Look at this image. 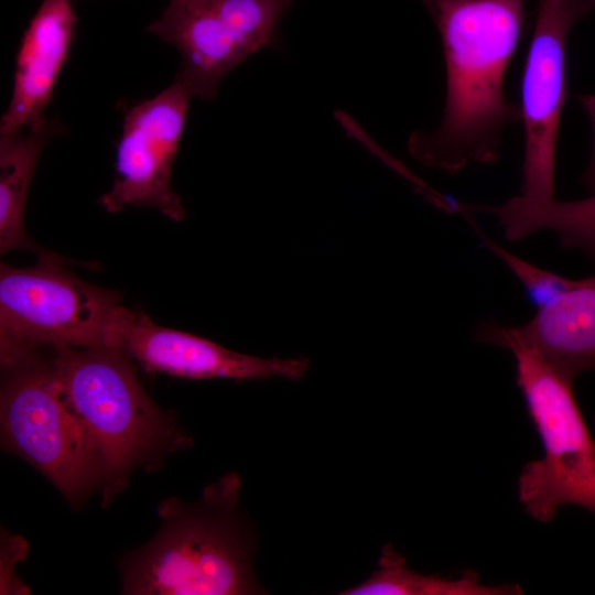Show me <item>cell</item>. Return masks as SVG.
I'll return each instance as SVG.
<instances>
[{
	"label": "cell",
	"mask_w": 595,
	"mask_h": 595,
	"mask_svg": "<svg viewBox=\"0 0 595 595\" xmlns=\"http://www.w3.org/2000/svg\"><path fill=\"white\" fill-rule=\"evenodd\" d=\"M64 126L44 119L23 131L0 134V252L23 249L43 251L25 231L24 209L31 178L45 144Z\"/></svg>",
	"instance_id": "cell-13"
},
{
	"label": "cell",
	"mask_w": 595,
	"mask_h": 595,
	"mask_svg": "<svg viewBox=\"0 0 595 595\" xmlns=\"http://www.w3.org/2000/svg\"><path fill=\"white\" fill-rule=\"evenodd\" d=\"M479 235L482 236L484 245L495 256L502 260L521 282L527 296L537 310L548 304L572 284L574 279H569L539 268L500 247L486 236Z\"/></svg>",
	"instance_id": "cell-16"
},
{
	"label": "cell",
	"mask_w": 595,
	"mask_h": 595,
	"mask_svg": "<svg viewBox=\"0 0 595 595\" xmlns=\"http://www.w3.org/2000/svg\"><path fill=\"white\" fill-rule=\"evenodd\" d=\"M0 547V594H30L31 588L17 575L15 570L17 565L28 556L29 544L26 540L2 529Z\"/></svg>",
	"instance_id": "cell-17"
},
{
	"label": "cell",
	"mask_w": 595,
	"mask_h": 595,
	"mask_svg": "<svg viewBox=\"0 0 595 595\" xmlns=\"http://www.w3.org/2000/svg\"><path fill=\"white\" fill-rule=\"evenodd\" d=\"M519 334L572 378L595 370V274L572 284L521 326Z\"/></svg>",
	"instance_id": "cell-12"
},
{
	"label": "cell",
	"mask_w": 595,
	"mask_h": 595,
	"mask_svg": "<svg viewBox=\"0 0 595 595\" xmlns=\"http://www.w3.org/2000/svg\"><path fill=\"white\" fill-rule=\"evenodd\" d=\"M192 95L174 79L154 98L131 107L117 144L116 177L100 198L109 213L148 206L181 221L185 208L171 186V172L183 136Z\"/></svg>",
	"instance_id": "cell-9"
},
{
	"label": "cell",
	"mask_w": 595,
	"mask_h": 595,
	"mask_svg": "<svg viewBox=\"0 0 595 595\" xmlns=\"http://www.w3.org/2000/svg\"><path fill=\"white\" fill-rule=\"evenodd\" d=\"M134 312L43 252L28 268L0 266L1 360L35 349L119 348Z\"/></svg>",
	"instance_id": "cell-5"
},
{
	"label": "cell",
	"mask_w": 595,
	"mask_h": 595,
	"mask_svg": "<svg viewBox=\"0 0 595 595\" xmlns=\"http://www.w3.org/2000/svg\"><path fill=\"white\" fill-rule=\"evenodd\" d=\"M293 0H171L148 32L182 56L175 77L192 97L214 100L225 76L272 46Z\"/></svg>",
	"instance_id": "cell-7"
},
{
	"label": "cell",
	"mask_w": 595,
	"mask_h": 595,
	"mask_svg": "<svg viewBox=\"0 0 595 595\" xmlns=\"http://www.w3.org/2000/svg\"><path fill=\"white\" fill-rule=\"evenodd\" d=\"M428 11L443 44L444 115L433 131H413L409 154L424 166L456 174L470 163L494 164L505 129L521 120L505 94L520 41L524 0H431Z\"/></svg>",
	"instance_id": "cell-1"
},
{
	"label": "cell",
	"mask_w": 595,
	"mask_h": 595,
	"mask_svg": "<svg viewBox=\"0 0 595 595\" xmlns=\"http://www.w3.org/2000/svg\"><path fill=\"white\" fill-rule=\"evenodd\" d=\"M580 105L587 113L592 130H593V151L589 164L582 177L583 183L593 192H595V94L593 95H577Z\"/></svg>",
	"instance_id": "cell-18"
},
{
	"label": "cell",
	"mask_w": 595,
	"mask_h": 595,
	"mask_svg": "<svg viewBox=\"0 0 595 595\" xmlns=\"http://www.w3.org/2000/svg\"><path fill=\"white\" fill-rule=\"evenodd\" d=\"M41 349L2 360V447L41 472L77 506L101 483L96 448L66 402L52 356Z\"/></svg>",
	"instance_id": "cell-6"
},
{
	"label": "cell",
	"mask_w": 595,
	"mask_h": 595,
	"mask_svg": "<svg viewBox=\"0 0 595 595\" xmlns=\"http://www.w3.org/2000/svg\"><path fill=\"white\" fill-rule=\"evenodd\" d=\"M517 583L485 585L475 571H465L457 578L437 574L423 575L410 570L403 555L392 544L381 550L378 570L361 584L343 591L342 595H518Z\"/></svg>",
	"instance_id": "cell-15"
},
{
	"label": "cell",
	"mask_w": 595,
	"mask_h": 595,
	"mask_svg": "<svg viewBox=\"0 0 595 595\" xmlns=\"http://www.w3.org/2000/svg\"><path fill=\"white\" fill-rule=\"evenodd\" d=\"M477 342L509 350L516 382L543 446V456L527 463L518 478V497L527 513L550 522L564 505L595 515V441L576 402L573 379L551 365L516 326L484 323Z\"/></svg>",
	"instance_id": "cell-4"
},
{
	"label": "cell",
	"mask_w": 595,
	"mask_h": 595,
	"mask_svg": "<svg viewBox=\"0 0 595 595\" xmlns=\"http://www.w3.org/2000/svg\"><path fill=\"white\" fill-rule=\"evenodd\" d=\"M240 479L208 486L198 505L170 499L159 508L161 530L122 563V593L241 595L259 593L251 547L238 519Z\"/></svg>",
	"instance_id": "cell-3"
},
{
	"label": "cell",
	"mask_w": 595,
	"mask_h": 595,
	"mask_svg": "<svg viewBox=\"0 0 595 595\" xmlns=\"http://www.w3.org/2000/svg\"><path fill=\"white\" fill-rule=\"evenodd\" d=\"M120 349L149 371L194 380H299L310 367L305 357L262 358L237 353L204 337L159 326L138 312L125 331Z\"/></svg>",
	"instance_id": "cell-10"
},
{
	"label": "cell",
	"mask_w": 595,
	"mask_h": 595,
	"mask_svg": "<svg viewBox=\"0 0 595 595\" xmlns=\"http://www.w3.org/2000/svg\"><path fill=\"white\" fill-rule=\"evenodd\" d=\"M469 212L495 215L510 241L551 230L563 247L595 259V192L587 198L570 202L533 199L520 194L500 205H469Z\"/></svg>",
	"instance_id": "cell-14"
},
{
	"label": "cell",
	"mask_w": 595,
	"mask_h": 595,
	"mask_svg": "<svg viewBox=\"0 0 595 595\" xmlns=\"http://www.w3.org/2000/svg\"><path fill=\"white\" fill-rule=\"evenodd\" d=\"M421 1L425 6V8L428 9L429 6H430V0H421Z\"/></svg>",
	"instance_id": "cell-19"
},
{
	"label": "cell",
	"mask_w": 595,
	"mask_h": 595,
	"mask_svg": "<svg viewBox=\"0 0 595 595\" xmlns=\"http://www.w3.org/2000/svg\"><path fill=\"white\" fill-rule=\"evenodd\" d=\"M76 23L72 0H42L21 40L12 98L1 118L0 134L23 131L45 119Z\"/></svg>",
	"instance_id": "cell-11"
},
{
	"label": "cell",
	"mask_w": 595,
	"mask_h": 595,
	"mask_svg": "<svg viewBox=\"0 0 595 595\" xmlns=\"http://www.w3.org/2000/svg\"><path fill=\"white\" fill-rule=\"evenodd\" d=\"M595 0H539L521 82L524 130L521 195L555 198V151L566 98V43Z\"/></svg>",
	"instance_id": "cell-8"
},
{
	"label": "cell",
	"mask_w": 595,
	"mask_h": 595,
	"mask_svg": "<svg viewBox=\"0 0 595 595\" xmlns=\"http://www.w3.org/2000/svg\"><path fill=\"white\" fill-rule=\"evenodd\" d=\"M62 393L84 424L99 457L104 505L110 504L138 467H155L188 447L172 414L140 383L132 359L112 347L52 349Z\"/></svg>",
	"instance_id": "cell-2"
}]
</instances>
